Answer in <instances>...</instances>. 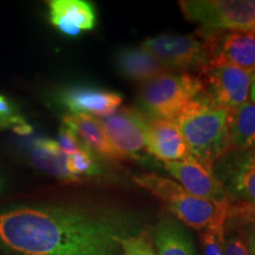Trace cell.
I'll use <instances>...</instances> for the list:
<instances>
[{
    "label": "cell",
    "mask_w": 255,
    "mask_h": 255,
    "mask_svg": "<svg viewBox=\"0 0 255 255\" xmlns=\"http://www.w3.org/2000/svg\"><path fill=\"white\" fill-rule=\"evenodd\" d=\"M130 235V222L117 213L70 206L0 213V247L18 255H119Z\"/></svg>",
    "instance_id": "obj_1"
},
{
    "label": "cell",
    "mask_w": 255,
    "mask_h": 255,
    "mask_svg": "<svg viewBox=\"0 0 255 255\" xmlns=\"http://www.w3.org/2000/svg\"><path fill=\"white\" fill-rule=\"evenodd\" d=\"M228 115L229 109L201 94L174 120L191 157L212 173L219 159L231 150Z\"/></svg>",
    "instance_id": "obj_2"
},
{
    "label": "cell",
    "mask_w": 255,
    "mask_h": 255,
    "mask_svg": "<svg viewBox=\"0 0 255 255\" xmlns=\"http://www.w3.org/2000/svg\"><path fill=\"white\" fill-rule=\"evenodd\" d=\"M139 187L154 195L178 221L202 232L223 228L231 216V201H214L191 195L175 181L158 174L133 177Z\"/></svg>",
    "instance_id": "obj_3"
},
{
    "label": "cell",
    "mask_w": 255,
    "mask_h": 255,
    "mask_svg": "<svg viewBox=\"0 0 255 255\" xmlns=\"http://www.w3.org/2000/svg\"><path fill=\"white\" fill-rule=\"evenodd\" d=\"M202 94L196 73L170 71L144 83L139 102L149 116L173 121L194 98Z\"/></svg>",
    "instance_id": "obj_4"
},
{
    "label": "cell",
    "mask_w": 255,
    "mask_h": 255,
    "mask_svg": "<svg viewBox=\"0 0 255 255\" xmlns=\"http://www.w3.org/2000/svg\"><path fill=\"white\" fill-rule=\"evenodd\" d=\"M181 11L202 27L225 31H255V0H183Z\"/></svg>",
    "instance_id": "obj_5"
},
{
    "label": "cell",
    "mask_w": 255,
    "mask_h": 255,
    "mask_svg": "<svg viewBox=\"0 0 255 255\" xmlns=\"http://www.w3.org/2000/svg\"><path fill=\"white\" fill-rule=\"evenodd\" d=\"M196 36L208 52V65H232L255 73V31L201 27Z\"/></svg>",
    "instance_id": "obj_6"
},
{
    "label": "cell",
    "mask_w": 255,
    "mask_h": 255,
    "mask_svg": "<svg viewBox=\"0 0 255 255\" xmlns=\"http://www.w3.org/2000/svg\"><path fill=\"white\" fill-rule=\"evenodd\" d=\"M141 46L171 71L199 72L208 65V52L196 34H159L145 39Z\"/></svg>",
    "instance_id": "obj_7"
},
{
    "label": "cell",
    "mask_w": 255,
    "mask_h": 255,
    "mask_svg": "<svg viewBox=\"0 0 255 255\" xmlns=\"http://www.w3.org/2000/svg\"><path fill=\"white\" fill-rule=\"evenodd\" d=\"M202 94L226 109L248 102L254 73L232 65H207L196 72Z\"/></svg>",
    "instance_id": "obj_8"
},
{
    "label": "cell",
    "mask_w": 255,
    "mask_h": 255,
    "mask_svg": "<svg viewBox=\"0 0 255 255\" xmlns=\"http://www.w3.org/2000/svg\"><path fill=\"white\" fill-rule=\"evenodd\" d=\"M97 120L108 139L121 154L128 159L143 157V151H146L143 113L131 108H122Z\"/></svg>",
    "instance_id": "obj_9"
},
{
    "label": "cell",
    "mask_w": 255,
    "mask_h": 255,
    "mask_svg": "<svg viewBox=\"0 0 255 255\" xmlns=\"http://www.w3.org/2000/svg\"><path fill=\"white\" fill-rule=\"evenodd\" d=\"M146 152L159 161H187L191 157L182 133L173 121L143 114Z\"/></svg>",
    "instance_id": "obj_10"
},
{
    "label": "cell",
    "mask_w": 255,
    "mask_h": 255,
    "mask_svg": "<svg viewBox=\"0 0 255 255\" xmlns=\"http://www.w3.org/2000/svg\"><path fill=\"white\" fill-rule=\"evenodd\" d=\"M165 171L191 195L214 201H231L225 183L196 159L165 162Z\"/></svg>",
    "instance_id": "obj_11"
},
{
    "label": "cell",
    "mask_w": 255,
    "mask_h": 255,
    "mask_svg": "<svg viewBox=\"0 0 255 255\" xmlns=\"http://www.w3.org/2000/svg\"><path fill=\"white\" fill-rule=\"evenodd\" d=\"M60 101L70 114H85L100 119L119 110L123 97L114 91L76 87L64 91Z\"/></svg>",
    "instance_id": "obj_12"
},
{
    "label": "cell",
    "mask_w": 255,
    "mask_h": 255,
    "mask_svg": "<svg viewBox=\"0 0 255 255\" xmlns=\"http://www.w3.org/2000/svg\"><path fill=\"white\" fill-rule=\"evenodd\" d=\"M50 20L62 33L70 37L90 31L96 25V12L83 0H52L49 2Z\"/></svg>",
    "instance_id": "obj_13"
},
{
    "label": "cell",
    "mask_w": 255,
    "mask_h": 255,
    "mask_svg": "<svg viewBox=\"0 0 255 255\" xmlns=\"http://www.w3.org/2000/svg\"><path fill=\"white\" fill-rule=\"evenodd\" d=\"M63 124L71 128L85 148L94 155L111 161L128 159L111 144L96 117L85 114H68L63 117Z\"/></svg>",
    "instance_id": "obj_14"
},
{
    "label": "cell",
    "mask_w": 255,
    "mask_h": 255,
    "mask_svg": "<svg viewBox=\"0 0 255 255\" xmlns=\"http://www.w3.org/2000/svg\"><path fill=\"white\" fill-rule=\"evenodd\" d=\"M116 66L126 78L142 83H148L171 71L142 46L126 47L119 51L116 55Z\"/></svg>",
    "instance_id": "obj_15"
},
{
    "label": "cell",
    "mask_w": 255,
    "mask_h": 255,
    "mask_svg": "<svg viewBox=\"0 0 255 255\" xmlns=\"http://www.w3.org/2000/svg\"><path fill=\"white\" fill-rule=\"evenodd\" d=\"M32 164L44 174L58 178L64 182L79 181L69 170L68 156L60 150L56 141L50 138H37L30 148Z\"/></svg>",
    "instance_id": "obj_16"
},
{
    "label": "cell",
    "mask_w": 255,
    "mask_h": 255,
    "mask_svg": "<svg viewBox=\"0 0 255 255\" xmlns=\"http://www.w3.org/2000/svg\"><path fill=\"white\" fill-rule=\"evenodd\" d=\"M156 255H196L193 241L177 221L164 218L152 228Z\"/></svg>",
    "instance_id": "obj_17"
},
{
    "label": "cell",
    "mask_w": 255,
    "mask_h": 255,
    "mask_svg": "<svg viewBox=\"0 0 255 255\" xmlns=\"http://www.w3.org/2000/svg\"><path fill=\"white\" fill-rule=\"evenodd\" d=\"M231 169L226 186L232 203L255 208V152H247Z\"/></svg>",
    "instance_id": "obj_18"
},
{
    "label": "cell",
    "mask_w": 255,
    "mask_h": 255,
    "mask_svg": "<svg viewBox=\"0 0 255 255\" xmlns=\"http://www.w3.org/2000/svg\"><path fill=\"white\" fill-rule=\"evenodd\" d=\"M228 132L231 150L255 152V103L248 101L229 109Z\"/></svg>",
    "instance_id": "obj_19"
},
{
    "label": "cell",
    "mask_w": 255,
    "mask_h": 255,
    "mask_svg": "<svg viewBox=\"0 0 255 255\" xmlns=\"http://www.w3.org/2000/svg\"><path fill=\"white\" fill-rule=\"evenodd\" d=\"M68 167L73 176L77 177L78 180L84 176H96L102 171L96 159V155L87 148L68 156Z\"/></svg>",
    "instance_id": "obj_20"
},
{
    "label": "cell",
    "mask_w": 255,
    "mask_h": 255,
    "mask_svg": "<svg viewBox=\"0 0 255 255\" xmlns=\"http://www.w3.org/2000/svg\"><path fill=\"white\" fill-rule=\"evenodd\" d=\"M123 255H156L151 238L148 233L130 235L121 242Z\"/></svg>",
    "instance_id": "obj_21"
},
{
    "label": "cell",
    "mask_w": 255,
    "mask_h": 255,
    "mask_svg": "<svg viewBox=\"0 0 255 255\" xmlns=\"http://www.w3.org/2000/svg\"><path fill=\"white\" fill-rule=\"evenodd\" d=\"M225 229H207L201 233L203 255H225Z\"/></svg>",
    "instance_id": "obj_22"
},
{
    "label": "cell",
    "mask_w": 255,
    "mask_h": 255,
    "mask_svg": "<svg viewBox=\"0 0 255 255\" xmlns=\"http://www.w3.org/2000/svg\"><path fill=\"white\" fill-rule=\"evenodd\" d=\"M56 142L60 150L66 156L76 154V152L81 151L85 148L81 139L78 138V136L76 135V132L65 124H62V127L59 128L58 139Z\"/></svg>",
    "instance_id": "obj_23"
},
{
    "label": "cell",
    "mask_w": 255,
    "mask_h": 255,
    "mask_svg": "<svg viewBox=\"0 0 255 255\" xmlns=\"http://www.w3.org/2000/svg\"><path fill=\"white\" fill-rule=\"evenodd\" d=\"M225 255H250L241 232L225 229Z\"/></svg>",
    "instance_id": "obj_24"
},
{
    "label": "cell",
    "mask_w": 255,
    "mask_h": 255,
    "mask_svg": "<svg viewBox=\"0 0 255 255\" xmlns=\"http://www.w3.org/2000/svg\"><path fill=\"white\" fill-rule=\"evenodd\" d=\"M233 219L241 222H255V208L254 207L235 205L232 210Z\"/></svg>",
    "instance_id": "obj_25"
},
{
    "label": "cell",
    "mask_w": 255,
    "mask_h": 255,
    "mask_svg": "<svg viewBox=\"0 0 255 255\" xmlns=\"http://www.w3.org/2000/svg\"><path fill=\"white\" fill-rule=\"evenodd\" d=\"M6 128H13L20 133H27L31 131V128L24 123V121L19 117H0V130Z\"/></svg>",
    "instance_id": "obj_26"
},
{
    "label": "cell",
    "mask_w": 255,
    "mask_h": 255,
    "mask_svg": "<svg viewBox=\"0 0 255 255\" xmlns=\"http://www.w3.org/2000/svg\"><path fill=\"white\" fill-rule=\"evenodd\" d=\"M241 222V221H238ZM246 225L244 232H241L242 237L246 241L247 250L250 255H255V222H242Z\"/></svg>",
    "instance_id": "obj_27"
},
{
    "label": "cell",
    "mask_w": 255,
    "mask_h": 255,
    "mask_svg": "<svg viewBox=\"0 0 255 255\" xmlns=\"http://www.w3.org/2000/svg\"><path fill=\"white\" fill-rule=\"evenodd\" d=\"M0 117H13L11 105L2 96H0Z\"/></svg>",
    "instance_id": "obj_28"
},
{
    "label": "cell",
    "mask_w": 255,
    "mask_h": 255,
    "mask_svg": "<svg viewBox=\"0 0 255 255\" xmlns=\"http://www.w3.org/2000/svg\"><path fill=\"white\" fill-rule=\"evenodd\" d=\"M250 98H251V102H253V103H255V73H254V77H253V82H252Z\"/></svg>",
    "instance_id": "obj_29"
}]
</instances>
